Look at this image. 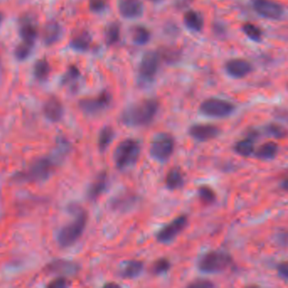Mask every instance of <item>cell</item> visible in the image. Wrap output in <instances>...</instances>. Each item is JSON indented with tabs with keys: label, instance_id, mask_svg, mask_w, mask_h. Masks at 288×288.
I'll return each mask as SVG.
<instances>
[{
	"label": "cell",
	"instance_id": "12",
	"mask_svg": "<svg viewBox=\"0 0 288 288\" xmlns=\"http://www.w3.org/2000/svg\"><path fill=\"white\" fill-rule=\"evenodd\" d=\"M80 265L76 262L69 259H54L45 266L44 271L48 274L58 275V276H69L76 275L80 271Z\"/></svg>",
	"mask_w": 288,
	"mask_h": 288
},
{
	"label": "cell",
	"instance_id": "10",
	"mask_svg": "<svg viewBox=\"0 0 288 288\" xmlns=\"http://www.w3.org/2000/svg\"><path fill=\"white\" fill-rule=\"evenodd\" d=\"M188 216L185 215L177 216L157 232L156 235L157 241L160 243L173 242L177 236L183 233V230L188 226Z\"/></svg>",
	"mask_w": 288,
	"mask_h": 288
},
{
	"label": "cell",
	"instance_id": "38",
	"mask_svg": "<svg viewBox=\"0 0 288 288\" xmlns=\"http://www.w3.org/2000/svg\"><path fill=\"white\" fill-rule=\"evenodd\" d=\"M69 280L66 276H57L54 280L50 282L48 287L50 288H68Z\"/></svg>",
	"mask_w": 288,
	"mask_h": 288
},
{
	"label": "cell",
	"instance_id": "18",
	"mask_svg": "<svg viewBox=\"0 0 288 288\" xmlns=\"http://www.w3.org/2000/svg\"><path fill=\"white\" fill-rule=\"evenodd\" d=\"M139 201V197L133 193H124L118 194L111 200L112 209L119 212H128L133 209Z\"/></svg>",
	"mask_w": 288,
	"mask_h": 288
},
{
	"label": "cell",
	"instance_id": "16",
	"mask_svg": "<svg viewBox=\"0 0 288 288\" xmlns=\"http://www.w3.org/2000/svg\"><path fill=\"white\" fill-rule=\"evenodd\" d=\"M253 69L252 64L245 59H230L225 64V70L227 75L234 79L244 78L252 72Z\"/></svg>",
	"mask_w": 288,
	"mask_h": 288
},
{
	"label": "cell",
	"instance_id": "37",
	"mask_svg": "<svg viewBox=\"0 0 288 288\" xmlns=\"http://www.w3.org/2000/svg\"><path fill=\"white\" fill-rule=\"evenodd\" d=\"M107 5V0H89V9L93 13H102L106 10Z\"/></svg>",
	"mask_w": 288,
	"mask_h": 288
},
{
	"label": "cell",
	"instance_id": "2",
	"mask_svg": "<svg viewBox=\"0 0 288 288\" xmlns=\"http://www.w3.org/2000/svg\"><path fill=\"white\" fill-rule=\"evenodd\" d=\"M58 155L46 156L33 160L22 170L14 174L15 183H40L48 179L59 164Z\"/></svg>",
	"mask_w": 288,
	"mask_h": 288
},
{
	"label": "cell",
	"instance_id": "11",
	"mask_svg": "<svg viewBox=\"0 0 288 288\" xmlns=\"http://www.w3.org/2000/svg\"><path fill=\"white\" fill-rule=\"evenodd\" d=\"M252 4L259 16L268 20H280L285 13V8L282 3L274 0H253Z\"/></svg>",
	"mask_w": 288,
	"mask_h": 288
},
{
	"label": "cell",
	"instance_id": "45",
	"mask_svg": "<svg viewBox=\"0 0 288 288\" xmlns=\"http://www.w3.org/2000/svg\"><path fill=\"white\" fill-rule=\"evenodd\" d=\"M150 1H152V2H159L160 0H150Z\"/></svg>",
	"mask_w": 288,
	"mask_h": 288
},
{
	"label": "cell",
	"instance_id": "19",
	"mask_svg": "<svg viewBox=\"0 0 288 288\" xmlns=\"http://www.w3.org/2000/svg\"><path fill=\"white\" fill-rule=\"evenodd\" d=\"M108 184V173L106 171H102L89 186L87 190L88 200L91 201H96L97 200L102 193H104L105 190H107Z\"/></svg>",
	"mask_w": 288,
	"mask_h": 288
},
{
	"label": "cell",
	"instance_id": "20",
	"mask_svg": "<svg viewBox=\"0 0 288 288\" xmlns=\"http://www.w3.org/2000/svg\"><path fill=\"white\" fill-rule=\"evenodd\" d=\"M144 271V263L138 259H131L124 262L118 270V275L123 279L131 280L141 275Z\"/></svg>",
	"mask_w": 288,
	"mask_h": 288
},
{
	"label": "cell",
	"instance_id": "17",
	"mask_svg": "<svg viewBox=\"0 0 288 288\" xmlns=\"http://www.w3.org/2000/svg\"><path fill=\"white\" fill-rule=\"evenodd\" d=\"M43 112L48 121L58 123L62 119L64 108L62 102L57 96H51L43 105Z\"/></svg>",
	"mask_w": 288,
	"mask_h": 288
},
{
	"label": "cell",
	"instance_id": "36",
	"mask_svg": "<svg viewBox=\"0 0 288 288\" xmlns=\"http://www.w3.org/2000/svg\"><path fill=\"white\" fill-rule=\"evenodd\" d=\"M80 76V73L76 65L69 66L66 72L62 76L61 82L64 85H70L75 84Z\"/></svg>",
	"mask_w": 288,
	"mask_h": 288
},
{
	"label": "cell",
	"instance_id": "5",
	"mask_svg": "<svg viewBox=\"0 0 288 288\" xmlns=\"http://www.w3.org/2000/svg\"><path fill=\"white\" fill-rule=\"evenodd\" d=\"M141 144L133 139L128 138L119 142L113 153V161L118 170H125L137 163L141 156Z\"/></svg>",
	"mask_w": 288,
	"mask_h": 288
},
{
	"label": "cell",
	"instance_id": "23",
	"mask_svg": "<svg viewBox=\"0 0 288 288\" xmlns=\"http://www.w3.org/2000/svg\"><path fill=\"white\" fill-rule=\"evenodd\" d=\"M92 43V37L88 32L81 30L76 32L69 42V46L77 52H85L89 49Z\"/></svg>",
	"mask_w": 288,
	"mask_h": 288
},
{
	"label": "cell",
	"instance_id": "41",
	"mask_svg": "<svg viewBox=\"0 0 288 288\" xmlns=\"http://www.w3.org/2000/svg\"><path fill=\"white\" fill-rule=\"evenodd\" d=\"M159 53H160V57H162L164 59H167V61H170V62L176 61L179 56L178 52H176L175 50L172 51L170 49H165L161 53L160 52Z\"/></svg>",
	"mask_w": 288,
	"mask_h": 288
},
{
	"label": "cell",
	"instance_id": "13",
	"mask_svg": "<svg viewBox=\"0 0 288 288\" xmlns=\"http://www.w3.org/2000/svg\"><path fill=\"white\" fill-rule=\"evenodd\" d=\"M222 134V129L216 125L209 124H195L189 128L190 137L200 142L212 141Z\"/></svg>",
	"mask_w": 288,
	"mask_h": 288
},
{
	"label": "cell",
	"instance_id": "21",
	"mask_svg": "<svg viewBox=\"0 0 288 288\" xmlns=\"http://www.w3.org/2000/svg\"><path fill=\"white\" fill-rule=\"evenodd\" d=\"M62 36V28L58 22L49 21L43 27L42 32L43 42L46 46H52L59 42Z\"/></svg>",
	"mask_w": 288,
	"mask_h": 288
},
{
	"label": "cell",
	"instance_id": "22",
	"mask_svg": "<svg viewBox=\"0 0 288 288\" xmlns=\"http://www.w3.org/2000/svg\"><path fill=\"white\" fill-rule=\"evenodd\" d=\"M19 34L22 42L35 44L37 37V28L29 17L23 18L20 21Z\"/></svg>",
	"mask_w": 288,
	"mask_h": 288
},
{
	"label": "cell",
	"instance_id": "7",
	"mask_svg": "<svg viewBox=\"0 0 288 288\" xmlns=\"http://www.w3.org/2000/svg\"><path fill=\"white\" fill-rule=\"evenodd\" d=\"M235 105L224 99L208 98L200 105V112L209 118H223L228 117L235 111Z\"/></svg>",
	"mask_w": 288,
	"mask_h": 288
},
{
	"label": "cell",
	"instance_id": "24",
	"mask_svg": "<svg viewBox=\"0 0 288 288\" xmlns=\"http://www.w3.org/2000/svg\"><path fill=\"white\" fill-rule=\"evenodd\" d=\"M183 23L188 29L194 32H200L203 30L204 21L203 16L195 10H188L184 14L183 16Z\"/></svg>",
	"mask_w": 288,
	"mask_h": 288
},
{
	"label": "cell",
	"instance_id": "8",
	"mask_svg": "<svg viewBox=\"0 0 288 288\" xmlns=\"http://www.w3.org/2000/svg\"><path fill=\"white\" fill-rule=\"evenodd\" d=\"M160 56L157 51L144 52L139 66V76L144 84L154 80L160 65Z\"/></svg>",
	"mask_w": 288,
	"mask_h": 288
},
{
	"label": "cell",
	"instance_id": "42",
	"mask_svg": "<svg viewBox=\"0 0 288 288\" xmlns=\"http://www.w3.org/2000/svg\"><path fill=\"white\" fill-rule=\"evenodd\" d=\"M193 1V0H174V6L179 10H183L190 6Z\"/></svg>",
	"mask_w": 288,
	"mask_h": 288
},
{
	"label": "cell",
	"instance_id": "35",
	"mask_svg": "<svg viewBox=\"0 0 288 288\" xmlns=\"http://www.w3.org/2000/svg\"><path fill=\"white\" fill-rule=\"evenodd\" d=\"M33 47H34V44L21 41V43L19 45H17L16 49H15L16 59L19 61H24L26 59H28L30 55L32 54Z\"/></svg>",
	"mask_w": 288,
	"mask_h": 288
},
{
	"label": "cell",
	"instance_id": "34",
	"mask_svg": "<svg viewBox=\"0 0 288 288\" xmlns=\"http://www.w3.org/2000/svg\"><path fill=\"white\" fill-rule=\"evenodd\" d=\"M265 133L270 137L275 138L278 140L284 139L287 136V130L282 125L278 124H269L265 127Z\"/></svg>",
	"mask_w": 288,
	"mask_h": 288
},
{
	"label": "cell",
	"instance_id": "25",
	"mask_svg": "<svg viewBox=\"0 0 288 288\" xmlns=\"http://www.w3.org/2000/svg\"><path fill=\"white\" fill-rule=\"evenodd\" d=\"M278 152V144L274 141H268L261 144L257 150H255L254 155L259 160H270L275 159Z\"/></svg>",
	"mask_w": 288,
	"mask_h": 288
},
{
	"label": "cell",
	"instance_id": "15",
	"mask_svg": "<svg viewBox=\"0 0 288 288\" xmlns=\"http://www.w3.org/2000/svg\"><path fill=\"white\" fill-rule=\"evenodd\" d=\"M259 132L253 128L248 132L246 134L245 137L240 140V141L236 142L233 150L236 152V154L239 155L241 157H249L252 156L255 152V144H256L257 139L259 138Z\"/></svg>",
	"mask_w": 288,
	"mask_h": 288
},
{
	"label": "cell",
	"instance_id": "1",
	"mask_svg": "<svg viewBox=\"0 0 288 288\" xmlns=\"http://www.w3.org/2000/svg\"><path fill=\"white\" fill-rule=\"evenodd\" d=\"M159 108L160 103L157 99H143L125 108L120 115V122L131 128L147 126L154 120Z\"/></svg>",
	"mask_w": 288,
	"mask_h": 288
},
{
	"label": "cell",
	"instance_id": "44",
	"mask_svg": "<svg viewBox=\"0 0 288 288\" xmlns=\"http://www.w3.org/2000/svg\"><path fill=\"white\" fill-rule=\"evenodd\" d=\"M2 20H3V15L0 12V24L2 23Z\"/></svg>",
	"mask_w": 288,
	"mask_h": 288
},
{
	"label": "cell",
	"instance_id": "29",
	"mask_svg": "<svg viewBox=\"0 0 288 288\" xmlns=\"http://www.w3.org/2000/svg\"><path fill=\"white\" fill-rule=\"evenodd\" d=\"M51 72V66L47 59H41L36 61L33 67V75L39 81H44L48 78Z\"/></svg>",
	"mask_w": 288,
	"mask_h": 288
},
{
	"label": "cell",
	"instance_id": "28",
	"mask_svg": "<svg viewBox=\"0 0 288 288\" xmlns=\"http://www.w3.org/2000/svg\"><path fill=\"white\" fill-rule=\"evenodd\" d=\"M115 136L114 129L110 127V126H105L99 132L98 141H97V145H98L99 151L101 152H104L107 151L108 146L111 144L113 141Z\"/></svg>",
	"mask_w": 288,
	"mask_h": 288
},
{
	"label": "cell",
	"instance_id": "9",
	"mask_svg": "<svg viewBox=\"0 0 288 288\" xmlns=\"http://www.w3.org/2000/svg\"><path fill=\"white\" fill-rule=\"evenodd\" d=\"M112 102V95L103 91L94 97L82 99L79 102V108L84 113L91 116L97 115L107 110Z\"/></svg>",
	"mask_w": 288,
	"mask_h": 288
},
{
	"label": "cell",
	"instance_id": "40",
	"mask_svg": "<svg viewBox=\"0 0 288 288\" xmlns=\"http://www.w3.org/2000/svg\"><path fill=\"white\" fill-rule=\"evenodd\" d=\"M276 271L281 278L283 279L286 282L288 279V261H282L276 266Z\"/></svg>",
	"mask_w": 288,
	"mask_h": 288
},
{
	"label": "cell",
	"instance_id": "6",
	"mask_svg": "<svg viewBox=\"0 0 288 288\" xmlns=\"http://www.w3.org/2000/svg\"><path fill=\"white\" fill-rule=\"evenodd\" d=\"M175 150V140L169 133L160 132L152 138L150 155L157 161L165 162L170 159Z\"/></svg>",
	"mask_w": 288,
	"mask_h": 288
},
{
	"label": "cell",
	"instance_id": "43",
	"mask_svg": "<svg viewBox=\"0 0 288 288\" xmlns=\"http://www.w3.org/2000/svg\"><path fill=\"white\" fill-rule=\"evenodd\" d=\"M106 287H118V285L117 284H107Z\"/></svg>",
	"mask_w": 288,
	"mask_h": 288
},
{
	"label": "cell",
	"instance_id": "14",
	"mask_svg": "<svg viewBox=\"0 0 288 288\" xmlns=\"http://www.w3.org/2000/svg\"><path fill=\"white\" fill-rule=\"evenodd\" d=\"M118 10L123 18L134 20L143 16L144 4L141 0H119Z\"/></svg>",
	"mask_w": 288,
	"mask_h": 288
},
{
	"label": "cell",
	"instance_id": "27",
	"mask_svg": "<svg viewBox=\"0 0 288 288\" xmlns=\"http://www.w3.org/2000/svg\"><path fill=\"white\" fill-rule=\"evenodd\" d=\"M131 38L134 44L143 46L151 39L150 31L143 26H135L131 30Z\"/></svg>",
	"mask_w": 288,
	"mask_h": 288
},
{
	"label": "cell",
	"instance_id": "30",
	"mask_svg": "<svg viewBox=\"0 0 288 288\" xmlns=\"http://www.w3.org/2000/svg\"><path fill=\"white\" fill-rule=\"evenodd\" d=\"M120 25L118 22L109 24L104 32L105 42L108 46H112L120 39Z\"/></svg>",
	"mask_w": 288,
	"mask_h": 288
},
{
	"label": "cell",
	"instance_id": "31",
	"mask_svg": "<svg viewBox=\"0 0 288 288\" xmlns=\"http://www.w3.org/2000/svg\"><path fill=\"white\" fill-rule=\"evenodd\" d=\"M242 30L245 36L253 42L259 43L261 41L263 32L259 26H256L255 24L246 23L242 26Z\"/></svg>",
	"mask_w": 288,
	"mask_h": 288
},
{
	"label": "cell",
	"instance_id": "26",
	"mask_svg": "<svg viewBox=\"0 0 288 288\" xmlns=\"http://www.w3.org/2000/svg\"><path fill=\"white\" fill-rule=\"evenodd\" d=\"M166 187L169 190H179L184 185V176L179 168L174 167L168 171L165 178Z\"/></svg>",
	"mask_w": 288,
	"mask_h": 288
},
{
	"label": "cell",
	"instance_id": "33",
	"mask_svg": "<svg viewBox=\"0 0 288 288\" xmlns=\"http://www.w3.org/2000/svg\"><path fill=\"white\" fill-rule=\"evenodd\" d=\"M197 193L200 201L206 205H211L216 201V193L210 187L202 185L198 189Z\"/></svg>",
	"mask_w": 288,
	"mask_h": 288
},
{
	"label": "cell",
	"instance_id": "4",
	"mask_svg": "<svg viewBox=\"0 0 288 288\" xmlns=\"http://www.w3.org/2000/svg\"><path fill=\"white\" fill-rule=\"evenodd\" d=\"M233 257L223 250H211L204 254L197 262V268L204 274H219L233 266Z\"/></svg>",
	"mask_w": 288,
	"mask_h": 288
},
{
	"label": "cell",
	"instance_id": "39",
	"mask_svg": "<svg viewBox=\"0 0 288 288\" xmlns=\"http://www.w3.org/2000/svg\"><path fill=\"white\" fill-rule=\"evenodd\" d=\"M215 285L209 280L206 279H199L194 282H191L188 285V288H213Z\"/></svg>",
	"mask_w": 288,
	"mask_h": 288
},
{
	"label": "cell",
	"instance_id": "32",
	"mask_svg": "<svg viewBox=\"0 0 288 288\" xmlns=\"http://www.w3.org/2000/svg\"><path fill=\"white\" fill-rule=\"evenodd\" d=\"M171 269V262L167 258H159L155 260L151 266V274L155 275H161L169 272Z\"/></svg>",
	"mask_w": 288,
	"mask_h": 288
},
{
	"label": "cell",
	"instance_id": "3",
	"mask_svg": "<svg viewBox=\"0 0 288 288\" xmlns=\"http://www.w3.org/2000/svg\"><path fill=\"white\" fill-rule=\"evenodd\" d=\"M69 209L72 220L61 227L57 236V242L63 249L71 247L81 238L88 223V213L84 208L74 205Z\"/></svg>",
	"mask_w": 288,
	"mask_h": 288
}]
</instances>
